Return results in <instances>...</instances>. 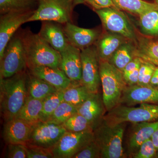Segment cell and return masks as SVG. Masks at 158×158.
I'll return each mask as SVG.
<instances>
[{"label": "cell", "instance_id": "obj_39", "mask_svg": "<svg viewBox=\"0 0 158 158\" xmlns=\"http://www.w3.org/2000/svg\"><path fill=\"white\" fill-rule=\"evenodd\" d=\"M140 67L130 73L123 74L125 82L126 83L127 86L138 85Z\"/></svg>", "mask_w": 158, "mask_h": 158}, {"label": "cell", "instance_id": "obj_2", "mask_svg": "<svg viewBox=\"0 0 158 158\" xmlns=\"http://www.w3.org/2000/svg\"><path fill=\"white\" fill-rule=\"evenodd\" d=\"M23 35L27 69L38 66L60 68L61 56L59 52L30 29L23 30Z\"/></svg>", "mask_w": 158, "mask_h": 158}, {"label": "cell", "instance_id": "obj_17", "mask_svg": "<svg viewBox=\"0 0 158 158\" xmlns=\"http://www.w3.org/2000/svg\"><path fill=\"white\" fill-rule=\"evenodd\" d=\"M32 126L17 117L5 121L2 132L3 139L7 144H26L29 141Z\"/></svg>", "mask_w": 158, "mask_h": 158}, {"label": "cell", "instance_id": "obj_21", "mask_svg": "<svg viewBox=\"0 0 158 158\" xmlns=\"http://www.w3.org/2000/svg\"><path fill=\"white\" fill-rule=\"evenodd\" d=\"M128 40L121 35L107 31L102 34L95 44L100 61L109 62L117 49Z\"/></svg>", "mask_w": 158, "mask_h": 158}, {"label": "cell", "instance_id": "obj_40", "mask_svg": "<svg viewBox=\"0 0 158 158\" xmlns=\"http://www.w3.org/2000/svg\"><path fill=\"white\" fill-rule=\"evenodd\" d=\"M150 86L156 88L158 86V66H156L150 83Z\"/></svg>", "mask_w": 158, "mask_h": 158}, {"label": "cell", "instance_id": "obj_11", "mask_svg": "<svg viewBox=\"0 0 158 158\" xmlns=\"http://www.w3.org/2000/svg\"><path fill=\"white\" fill-rule=\"evenodd\" d=\"M66 131L62 125L40 121L32 126L27 144L52 149Z\"/></svg>", "mask_w": 158, "mask_h": 158}, {"label": "cell", "instance_id": "obj_12", "mask_svg": "<svg viewBox=\"0 0 158 158\" xmlns=\"http://www.w3.org/2000/svg\"><path fill=\"white\" fill-rule=\"evenodd\" d=\"M34 11L12 12L0 15V57L13 35L21 26L27 23Z\"/></svg>", "mask_w": 158, "mask_h": 158}, {"label": "cell", "instance_id": "obj_16", "mask_svg": "<svg viewBox=\"0 0 158 158\" xmlns=\"http://www.w3.org/2000/svg\"><path fill=\"white\" fill-rule=\"evenodd\" d=\"M106 111L102 96L99 92L92 93L77 109V113L88 120L93 131L101 124Z\"/></svg>", "mask_w": 158, "mask_h": 158}, {"label": "cell", "instance_id": "obj_4", "mask_svg": "<svg viewBox=\"0 0 158 158\" xmlns=\"http://www.w3.org/2000/svg\"><path fill=\"white\" fill-rule=\"evenodd\" d=\"M99 72L103 100L106 111L110 112L119 105L127 85L122 71L108 61H100Z\"/></svg>", "mask_w": 158, "mask_h": 158}, {"label": "cell", "instance_id": "obj_1", "mask_svg": "<svg viewBox=\"0 0 158 158\" xmlns=\"http://www.w3.org/2000/svg\"><path fill=\"white\" fill-rule=\"evenodd\" d=\"M27 69L0 80V106L5 121L15 118L27 99Z\"/></svg>", "mask_w": 158, "mask_h": 158}, {"label": "cell", "instance_id": "obj_31", "mask_svg": "<svg viewBox=\"0 0 158 158\" xmlns=\"http://www.w3.org/2000/svg\"><path fill=\"white\" fill-rule=\"evenodd\" d=\"M63 95L64 90H58L43 100L40 121H46L59 105L64 101Z\"/></svg>", "mask_w": 158, "mask_h": 158}, {"label": "cell", "instance_id": "obj_18", "mask_svg": "<svg viewBox=\"0 0 158 158\" xmlns=\"http://www.w3.org/2000/svg\"><path fill=\"white\" fill-rule=\"evenodd\" d=\"M38 34L59 53L69 44L65 35L63 24L50 21H42Z\"/></svg>", "mask_w": 158, "mask_h": 158}, {"label": "cell", "instance_id": "obj_8", "mask_svg": "<svg viewBox=\"0 0 158 158\" xmlns=\"http://www.w3.org/2000/svg\"><path fill=\"white\" fill-rule=\"evenodd\" d=\"M94 11L99 17L103 27L107 32L118 34L135 41L137 38L135 31L122 10L111 7Z\"/></svg>", "mask_w": 158, "mask_h": 158}, {"label": "cell", "instance_id": "obj_7", "mask_svg": "<svg viewBox=\"0 0 158 158\" xmlns=\"http://www.w3.org/2000/svg\"><path fill=\"white\" fill-rule=\"evenodd\" d=\"M104 119L112 123L158 121V105L143 103L134 107L119 104L108 112L105 115Z\"/></svg>", "mask_w": 158, "mask_h": 158}, {"label": "cell", "instance_id": "obj_15", "mask_svg": "<svg viewBox=\"0 0 158 158\" xmlns=\"http://www.w3.org/2000/svg\"><path fill=\"white\" fill-rule=\"evenodd\" d=\"M81 50L69 44L60 53L61 56L60 68L74 84H81Z\"/></svg>", "mask_w": 158, "mask_h": 158}, {"label": "cell", "instance_id": "obj_35", "mask_svg": "<svg viewBox=\"0 0 158 158\" xmlns=\"http://www.w3.org/2000/svg\"><path fill=\"white\" fill-rule=\"evenodd\" d=\"M73 158H101L100 148L94 139Z\"/></svg>", "mask_w": 158, "mask_h": 158}, {"label": "cell", "instance_id": "obj_44", "mask_svg": "<svg viewBox=\"0 0 158 158\" xmlns=\"http://www.w3.org/2000/svg\"><path fill=\"white\" fill-rule=\"evenodd\" d=\"M157 157H158V153H157Z\"/></svg>", "mask_w": 158, "mask_h": 158}, {"label": "cell", "instance_id": "obj_24", "mask_svg": "<svg viewBox=\"0 0 158 158\" xmlns=\"http://www.w3.org/2000/svg\"><path fill=\"white\" fill-rule=\"evenodd\" d=\"M43 100L27 96L22 107L16 117L34 125L40 121V116L42 109Z\"/></svg>", "mask_w": 158, "mask_h": 158}, {"label": "cell", "instance_id": "obj_33", "mask_svg": "<svg viewBox=\"0 0 158 158\" xmlns=\"http://www.w3.org/2000/svg\"><path fill=\"white\" fill-rule=\"evenodd\" d=\"M156 66L154 64L142 60L139 68L138 85L143 86H150L151 80Z\"/></svg>", "mask_w": 158, "mask_h": 158}, {"label": "cell", "instance_id": "obj_38", "mask_svg": "<svg viewBox=\"0 0 158 158\" xmlns=\"http://www.w3.org/2000/svg\"><path fill=\"white\" fill-rule=\"evenodd\" d=\"M83 4L90 7L93 11L111 7L116 8L113 0H83Z\"/></svg>", "mask_w": 158, "mask_h": 158}, {"label": "cell", "instance_id": "obj_26", "mask_svg": "<svg viewBox=\"0 0 158 158\" xmlns=\"http://www.w3.org/2000/svg\"><path fill=\"white\" fill-rule=\"evenodd\" d=\"M117 9L136 15H141L147 11L158 8L155 3L144 0H113Z\"/></svg>", "mask_w": 158, "mask_h": 158}, {"label": "cell", "instance_id": "obj_32", "mask_svg": "<svg viewBox=\"0 0 158 158\" xmlns=\"http://www.w3.org/2000/svg\"><path fill=\"white\" fill-rule=\"evenodd\" d=\"M62 125L66 131L73 132H80L86 131H92L88 120L84 116L76 113L65 121Z\"/></svg>", "mask_w": 158, "mask_h": 158}, {"label": "cell", "instance_id": "obj_36", "mask_svg": "<svg viewBox=\"0 0 158 158\" xmlns=\"http://www.w3.org/2000/svg\"><path fill=\"white\" fill-rule=\"evenodd\" d=\"M27 148V158H54L52 149L26 144Z\"/></svg>", "mask_w": 158, "mask_h": 158}, {"label": "cell", "instance_id": "obj_20", "mask_svg": "<svg viewBox=\"0 0 158 158\" xmlns=\"http://www.w3.org/2000/svg\"><path fill=\"white\" fill-rule=\"evenodd\" d=\"M133 124V130L127 142L128 153L130 156L137 152L143 142L151 138L153 134L158 128V121Z\"/></svg>", "mask_w": 158, "mask_h": 158}, {"label": "cell", "instance_id": "obj_37", "mask_svg": "<svg viewBox=\"0 0 158 158\" xmlns=\"http://www.w3.org/2000/svg\"><path fill=\"white\" fill-rule=\"evenodd\" d=\"M6 157L8 158H27L26 144H7Z\"/></svg>", "mask_w": 158, "mask_h": 158}, {"label": "cell", "instance_id": "obj_28", "mask_svg": "<svg viewBox=\"0 0 158 158\" xmlns=\"http://www.w3.org/2000/svg\"><path fill=\"white\" fill-rule=\"evenodd\" d=\"M37 6V0H0V14L34 11Z\"/></svg>", "mask_w": 158, "mask_h": 158}, {"label": "cell", "instance_id": "obj_29", "mask_svg": "<svg viewBox=\"0 0 158 158\" xmlns=\"http://www.w3.org/2000/svg\"><path fill=\"white\" fill-rule=\"evenodd\" d=\"M139 19V26L144 35L158 37V8L141 14Z\"/></svg>", "mask_w": 158, "mask_h": 158}, {"label": "cell", "instance_id": "obj_19", "mask_svg": "<svg viewBox=\"0 0 158 158\" xmlns=\"http://www.w3.org/2000/svg\"><path fill=\"white\" fill-rule=\"evenodd\" d=\"M27 70L31 74L42 79L58 90H65L73 84L60 68L38 66L27 69Z\"/></svg>", "mask_w": 158, "mask_h": 158}, {"label": "cell", "instance_id": "obj_14", "mask_svg": "<svg viewBox=\"0 0 158 158\" xmlns=\"http://www.w3.org/2000/svg\"><path fill=\"white\" fill-rule=\"evenodd\" d=\"M143 103L158 105V90L152 86L139 85L127 86L119 104L128 106Z\"/></svg>", "mask_w": 158, "mask_h": 158}, {"label": "cell", "instance_id": "obj_43", "mask_svg": "<svg viewBox=\"0 0 158 158\" xmlns=\"http://www.w3.org/2000/svg\"><path fill=\"white\" fill-rule=\"evenodd\" d=\"M156 89H157L158 90V86H157V87H156Z\"/></svg>", "mask_w": 158, "mask_h": 158}, {"label": "cell", "instance_id": "obj_10", "mask_svg": "<svg viewBox=\"0 0 158 158\" xmlns=\"http://www.w3.org/2000/svg\"><path fill=\"white\" fill-rule=\"evenodd\" d=\"M82 62V85L92 93L99 92L101 85L100 60L95 44L81 52Z\"/></svg>", "mask_w": 158, "mask_h": 158}, {"label": "cell", "instance_id": "obj_13", "mask_svg": "<svg viewBox=\"0 0 158 158\" xmlns=\"http://www.w3.org/2000/svg\"><path fill=\"white\" fill-rule=\"evenodd\" d=\"M63 27L69 43L81 51L95 44L102 34L98 29L80 27L72 23Z\"/></svg>", "mask_w": 158, "mask_h": 158}, {"label": "cell", "instance_id": "obj_22", "mask_svg": "<svg viewBox=\"0 0 158 158\" xmlns=\"http://www.w3.org/2000/svg\"><path fill=\"white\" fill-rule=\"evenodd\" d=\"M135 57L158 66V37L137 36Z\"/></svg>", "mask_w": 158, "mask_h": 158}, {"label": "cell", "instance_id": "obj_41", "mask_svg": "<svg viewBox=\"0 0 158 158\" xmlns=\"http://www.w3.org/2000/svg\"><path fill=\"white\" fill-rule=\"evenodd\" d=\"M153 143L158 153V128L153 134L151 137Z\"/></svg>", "mask_w": 158, "mask_h": 158}, {"label": "cell", "instance_id": "obj_42", "mask_svg": "<svg viewBox=\"0 0 158 158\" xmlns=\"http://www.w3.org/2000/svg\"><path fill=\"white\" fill-rule=\"evenodd\" d=\"M153 1H154V3L158 5V0H153Z\"/></svg>", "mask_w": 158, "mask_h": 158}, {"label": "cell", "instance_id": "obj_45", "mask_svg": "<svg viewBox=\"0 0 158 158\" xmlns=\"http://www.w3.org/2000/svg\"><path fill=\"white\" fill-rule=\"evenodd\" d=\"M82 1H83V0H82Z\"/></svg>", "mask_w": 158, "mask_h": 158}, {"label": "cell", "instance_id": "obj_6", "mask_svg": "<svg viewBox=\"0 0 158 158\" xmlns=\"http://www.w3.org/2000/svg\"><path fill=\"white\" fill-rule=\"evenodd\" d=\"M38 6L27 23L50 21L65 24L72 23L73 13L76 5L82 0H37Z\"/></svg>", "mask_w": 158, "mask_h": 158}, {"label": "cell", "instance_id": "obj_25", "mask_svg": "<svg viewBox=\"0 0 158 158\" xmlns=\"http://www.w3.org/2000/svg\"><path fill=\"white\" fill-rule=\"evenodd\" d=\"M135 41L128 40L115 52L109 62L122 71L124 67L135 58Z\"/></svg>", "mask_w": 158, "mask_h": 158}, {"label": "cell", "instance_id": "obj_34", "mask_svg": "<svg viewBox=\"0 0 158 158\" xmlns=\"http://www.w3.org/2000/svg\"><path fill=\"white\" fill-rule=\"evenodd\" d=\"M157 151L151 138L146 140L141 144L137 152L131 157L133 158H152L157 157Z\"/></svg>", "mask_w": 158, "mask_h": 158}, {"label": "cell", "instance_id": "obj_30", "mask_svg": "<svg viewBox=\"0 0 158 158\" xmlns=\"http://www.w3.org/2000/svg\"><path fill=\"white\" fill-rule=\"evenodd\" d=\"M77 107L63 101L45 122L62 125L72 116L77 113Z\"/></svg>", "mask_w": 158, "mask_h": 158}, {"label": "cell", "instance_id": "obj_23", "mask_svg": "<svg viewBox=\"0 0 158 158\" xmlns=\"http://www.w3.org/2000/svg\"><path fill=\"white\" fill-rule=\"evenodd\" d=\"M27 89V96L40 100H43L58 90L42 79L31 74L28 70Z\"/></svg>", "mask_w": 158, "mask_h": 158}, {"label": "cell", "instance_id": "obj_3", "mask_svg": "<svg viewBox=\"0 0 158 158\" xmlns=\"http://www.w3.org/2000/svg\"><path fill=\"white\" fill-rule=\"evenodd\" d=\"M125 123H112L104 118L94 131V140L101 152V158H125L123 141Z\"/></svg>", "mask_w": 158, "mask_h": 158}, {"label": "cell", "instance_id": "obj_5", "mask_svg": "<svg viewBox=\"0 0 158 158\" xmlns=\"http://www.w3.org/2000/svg\"><path fill=\"white\" fill-rule=\"evenodd\" d=\"M27 69L23 30L11 37L0 57V77L6 78Z\"/></svg>", "mask_w": 158, "mask_h": 158}, {"label": "cell", "instance_id": "obj_9", "mask_svg": "<svg viewBox=\"0 0 158 158\" xmlns=\"http://www.w3.org/2000/svg\"><path fill=\"white\" fill-rule=\"evenodd\" d=\"M94 139L92 131L66 132L52 148L54 158H73Z\"/></svg>", "mask_w": 158, "mask_h": 158}, {"label": "cell", "instance_id": "obj_27", "mask_svg": "<svg viewBox=\"0 0 158 158\" xmlns=\"http://www.w3.org/2000/svg\"><path fill=\"white\" fill-rule=\"evenodd\" d=\"M92 93L81 84H74L64 90V101L79 107Z\"/></svg>", "mask_w": 158, "mask_h": 158}]
</instances>
